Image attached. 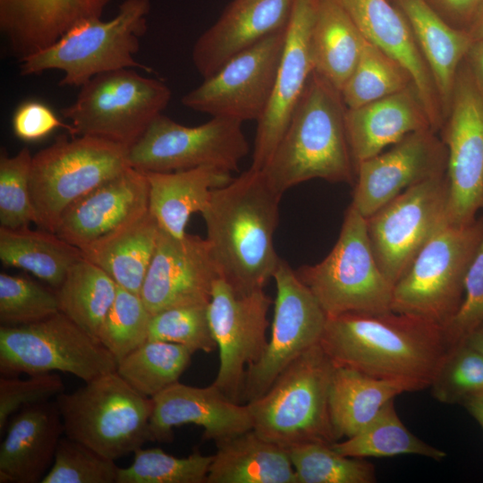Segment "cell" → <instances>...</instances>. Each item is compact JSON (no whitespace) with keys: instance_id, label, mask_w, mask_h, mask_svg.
Listing matches in <instances>:
<instances>
[{"instance_id":"6da1fadb","label":"cell","mask_w":483,"mask_h":483,"mask_svg":"<svg viewBox=\"0 0 483 483\" xmlns=\"http://www.w3.org/2000/svg\"><path fill=\"white\" fill-rule=\"evenodd\" d=\"M319 343L335 365L429 387L448 350L443 328L388 310L326 318Z\"/></svg>"},{"instance_id":"7a4b0ae2","label":"cell","mask_w":483,"mask_h":483,"mask_svg":"<svg viewBox=\"0 0 483 483\" xmlns=\"http://www.w3.org/2000/svg\"><path fill=\"white\" fill-rule=\"evenodd\" d=\"M282 195L249 168L213 190L201 212L220 276L239 294L262 290L280 262L274 245Z\"/></svg>"},{"instance_id":"3957f363","label":"cell","mask_w":483,"mask_h":483,"mask_svg":"<svg viewBox=\"0 0 483 483\" xmlns=\"http://www.w3.org/2000/svg\"><path fill=\"white\" fill-rule=\"evenodd\" d=\"M346 108L341 92L312 72L282 139L260 170L272 189L283 196L312 179L353 183Z\"/></svg>"},{"instance_id":"277c9868","label":"cell","mask_w":483,"mask_h":483,"mask_svg":"<svg viewBox=\"0 0 483 483\" xmlns=\"http://www.w3.org/2000/svg\"><path fill=\"white\" fill-rule=\"evenodd\" d=\"M334 367L319 343L300 355L265 394L247 402L253 430L286 450L336 442L328 403Z\"/></svg>"},{"instance_id":"5b68a950","label":"cell","mask_w":483,"mask_h":483,"mask_svg":"<svg viewBox=\"0 0 483 483\" xmlns=\"http://www.w3.org/2000/svg\"><path fill=\"white\" fill-rule=\"evenodd\" d=\"M149 0H123L109 21L84 20L49 47L19 60L22 75L62 71L60 86H82L93 77L116 70L140 68L135 59L147 31Z\"/></svg>"},{"instance_id":"8992f818","label":"cell","mask_w":483,"mask_h":483,"mask_svg":"<svg viewBox=\"0 0 483 483\" xmlns=\"http://www.w3.org/2000/svg\"><path fill=\"white\" fill-rule=\"evenodd\" d=\"M55 402L64 436L117 460L151 441L152 400L135 391L116 371L97 377Z\"/></svg>"},{"instance_id":"52a82bcc","label":"cell","mask_w":483,"mask_h":483,"mask_svg":"<svg viewBox=\"0 0 483 483\" xmlns=\"http://www.w3.org/2000/svg\"><path fill=\"white\" fill-rule=\"evenodd\" d=\"M483 237V217L447 221L426 243L393 288L391 309L442 328L458 310L468 267Z\"/></svg>"},{"instance_id":"ba28073f","label":"cell","mask_w":483,"mask_h":483,"mask_svg":"<svg viewBox=\"0 0 483 483\" xmlns=\"http://www.w3.org/2000/svg\"><path fill=\"white\" fill-rule=\"evenodd\" d=\"M128 150L98 137L60 135L33 155L30 191L36 225L55 233L69 206L130 166Z\"/></svg>"},{"instance_id":"9c48e42d","label":"cell","mask_w":483,"mask_h":483,"mask_svg":"<svg viewBox=\"0 0 483 483\" xmlns=\"http://www.w3.org/2000/svg\"><path fill=\"white\" fill-rule=\"evenodd\" d=\"M326 317L392 310L393 285L381 272L367 219L350 205L336 243L319 263L295 270Z\"/></svg>"},{"instance_id":"30bf717a","label":"cell","mask_w":483,"mask_h":483,"mask_svg":"<svg viewBox=\"0 0 483 483\" xmlns=\"http://www.w3.org/2000/svg\"><path fill=\"white\" fill-rule=\"evenodd\" d=\"M170 98L163 81L126 68L90 79L62 114L71 122L72 136L98 137L130 148Z\"/></svg>"},{"instance_id":"8fae6325","label":"cell","mask_w":483,"mask_h":483,"mask_svg":"<svg viewBox=\"0 0 483 483\" xmlns=\"http://www.w3.org/2000/svg\"><path fill=\"white\" fill-rule=\"evenodd\" d=\"M116 368L103 343L61 311L35 323L0 327L4 377L64 372L89 382Z\"/></svg>"},{"instance_id":"7c38bea8","label":"cell","mask_w":483,"mask_h":483,"mask_svg":"<svg viewBox=\"0 0 483 483\" xmlns=\"http://www.w3.org/2000/svg\"><path fill=\"white\" fill-rule=\"evenodd\" d=\"M240 121L212 117L185 126L159 114L128 150L129 165L140 172H174L213 166L238 171L250 146Z\"/></svg>"},{"instance_id":"4fadbf2b","label":"cell","mask_w":483,"mask_h":483,"mask_svg":"<svg viewBox=\"0 0 483 483\" xmlns=\"http://www.w3.org/2000/svg\"><path fill=\"white\" fill-rule=\"evenodd\" d=\"M446 174L411 186L367 219L377 263L393 285L421 249L449 220Z\"/></svg>"},{"instance_id":"5bb4252c","label":"cell","mask_w":483,"mask_h":483,"mask_svg":"<svg viewBox=\"0 0 483 483\" xmlns=\"http://www.w3.org/2000/svg\"><path fill=\"white\" fill-rule=\"evenodd\" d=\"M278 30L225 63L182 97V104L212 117L258 122L275 85L286 39Z\"/></svg>"},{"instance_id":"9a60e30c","label":"cell","mask_w":483,"mask_h":483,"mask_svg":"<svg viewBox=\"0 0 483 483\" xmlns=\"http://www.w3.org/2000/svg\"><path fill=\"white\" fill-rule=\"evenodd\" d=\"M273 279L276 294L271 335L261 358L246 371L242 394L246 403L265 394L289 364L319 343L327 318L287 262L280 259Z\"/></svg>"},{"instance_id":"2e32d148","label":"cell","mask_w":483,"mask_h":483,"mask_svg":"<svg viewBox=\"0 0 483 483\" xmlns=\"http://www.w3.org/2000/svg\"><path fill=\"white\" fill-rule=\"evenodd\" d=\"M440 130L448 154V218L469 223L483 209V93L464 60Z\"/></svg>"},{"instance_id":"e0dca14e","label":"cell","mask_w":483,"mask_h":483,"mask_svg":"<svg viewBox=\"0 0 483 483\" xmlns=\"http://www.w3.org/2000/svg\"><path fill=\"white\" fill-rule=\"evenodd\" d=\"M272 303L264 289L239 294L221 277L214 284L208 316L219 367L213 384L233 401L242 402L246 371L267 346V313Z\"/></svg>"},{"instance_id":"ac0fdd59","label":"cell","mask_w":483,"mask_h":483,"mask_svg":"<svg viewBox=\"0 0 483 483\" xmlns=\"http://www.w3.org/2000/svg\"><path fill=\"white\" fill-rule=\"evenodd\" d=\"M431 129L411 132L357 165L352 205L365 218L406 189L446 174L447 148Z\"/></svg>"},{"instance_id":"d6986e66","label":"cell","mask_w":483,"mask_h":483,"mask_svg":"<svg viewBox=\"0 0 483 483\" xmlns=\"http://www.w3.org/2000/svg\"><path fill=\"white\" fill-rule=\"evenodd\" d=\"M220 277L207 239L189 233L176 238L160 228L140 295L152 315L176 306L207 305Z\"/></svg>"},{"instance_id":"ffe728a7","label":"cell","mask_w":483,"mask_h":483,"mask_svg":"<svg viewBox=\"0 0 483 483\" xmlns=\"http://www.w3.org/2000/svg\"><path fill=\"white\" fill-rule=\"evenodd\" d=\"M318 2L294 0L272 95L257 122L251 169L262 170L270 159L314 71L309 36Z\"/></svg>"},{"instance_id":"44dd1931","label":"cell","mask_w":483,"mask_h":483,"mask_svg":"<svg viewBox=\"0 0 483 483\" xmlns=\"http://www.w3.org/2000/svg\"><path fill=\"white\" fill-rule=\"evenodd\" d=\"M151 400V441L169 442L173 428L185 424L201 427L204 438L216 444L253 429L248 404L233 401L213 383L197 387L178 381Z\"/></svg>"},{"instance_id":"7402d4cb","label":"cell","mask_w":483,"mask_h":483,"mask_svg":"<svg viewBox=\"0 0 483 483\" xmlns=\"http://www.w3.org/2000/svg\"><path fill=\"white\" fill-rule=\"evenodd\" d=\"M355 23L366 40L399 63L410 74L436 132L444 123L430 71L402 14L387 0H333Z\"/></svg>"},{"instance_id":"603a6c76","label":"cell","mask_w":483,"mask_h":483,"mask_svg":"<svg viewBox=\"0 0 483 483\" xmlns=\"http://www.w3.org/2000/svg\"><path fill=\"white\" fill-rule=\"evenodd\" d=\"M294 0H233L196 40L192 62L207 79L242 51L286 27Z\"/></svg>"},{"instance_id":"cb8c5ba5","label":"cell","mask_w":483,"mask_h":483,"mask_svg":"<svg viewBox=\"0 0 483 483\" xmlns=\"http://www.w3.org/2000/svg\"><path fill=\"white\" fill-rule=\"evenodd\" d=\"M145 173L131 166L69 206L55 233L81 249L148 209Z\"/></svg>"},{"instance_id":"d4e9b609","label":"cell","mask_w":483,"mask_h":483,"mask_svg":"<svg viewBox=\"0 0 483 483\" xmlns=\"http://www.w3.org/2000/svg\"><path fill=\"white\" fill-rule=\"evenodd\" d=\"M5 429L0 445V482H41L64 434L55 401L21 408L10 418Z\"/></svg>"},{"instance_id":"484cf974","label":"cell","mask_w":483,"mask_h":483,"mask_svg":"<svg viewBox=\"0 0 483 483\" xmlns=\"http://www.w3.org/2000/svg\"><path fill=\"white\" fill-rule=\"evenodd\" d=\"M111 0H0V30L18 61L42 50L75 24L101 18Z\"/></svg>"},{"instance_id":"4316f807","label":"cell","mask_w":483,"mask_h":483,"mask_svg":"<svg viewBox=\"0 0 483 483\" xmlns=\"http://www.w3.org/2000/svg\"><path fill=\"white\" fill-rule=\"evenodd\" d=\"M345 128L355 168L411 132L433 130L414 85L364 106L346 108Z\"/></svg>"},{"instance_id":"83f0119b","label":"cell","mask_w":483,"mask_h":483,"mask_svg":"<svg viewBox=\"0 0 483 483\" xmlns=\"http://www.w3.org/2000/svg\"><path fill=\"white\" fill-rule=\"evenodd\" d=\"M396 2L430 71L445 122L458 70L473 38L467 30L448 23L427 0Z\"/></svg>"},{"instance_id":"f1b7e54d","label":"cell","mask_w":483,"mask_h":483,"mask_svg":"<svg viewBox=\"0 0 483 483\" xmlns=\"http://www.w3.org/2000/svg\"><path fill=\"white\" fill-rule=\"evenodd\" d=\"M148 211L159 228L183 237L191 216L207 207L213 190L227 184L231 173L200 166L174 172H147Z\"/></svg>"},{"instance_id":"f546056e","label":"cell","mask_w":483,"mask_h":483,"mask_svg":"<svg viewBox=\"0 0 483 483\" xmlns=\"http://www.w3.org/2000/svg\"><path fill=\"white\" fill-rule=\"evenodd\" d=\"M421 390L413 382L378 378L335 365L329 387V413L336 442L363 429L395 396Z\"/></svg>"},{"instance_id":"4dcf8cb0","label":"cell","mask_w":483,"mask_h":483,"mask_svg":"<svg viewBox=\"0 0 483 483\" xmlns=\"http://www.w3.org/2000/svg\"><path fill=\"white\" fill-rule=\"evenodd\" d=\"M159 229L148 209L80 250L118 286L140 294Z\"/></svg>"},{"instance_id":"1f68e13d","label":"cell","mask_w":483,"mask_h":483,"mask_svg":"<svg viewBox=\"0 0 483 483\" xmlns=\"http://www.w3.org/2000/svg\"><path fill=\"white\" fill-rule=\"evenodd\" d=\"M216 445L207 483H296L288 451L253 429Z\"/></svg>"},{"instance_id":"d6a6232c","label":"cell","mask_w":483,"mask_h":483,"mask_svg":"<svg viewBox=\"0 0 483 483\" xmlns=\"http://www.w3.org/2000/svg\"><path fill=\"white\" fill-rule=\"evenodd\" d=\"M364 37L333 0H319L309 36L315 72L340 92L360 58Z\"/></svg>"},{"instance_id":"836d02e7","label":"cell","mask_w":483,"mask_h":483,"mask_svg":"<svg viewBox=\"0 0 483 483\" xmlns=\"http://www.w3.org/2000/svg\"><path fill=\"white\" fill-rule=\"evenodd\" d=\"M81 250L56 233L29 225L0 227V259L4 266L23 269L57 289L69 269L82 258Z\"/></svg>"},{"instance_id":"e575fe53","label":"cell","mask_w":483,"mask_h":483,"mask_svg":"<svg viewBox=\"0 0 483 483\" xmlns=\"http://www.w3.org/2000/svg\"><path fill=\"white\" fill-rule=\"evenodd\" d=\"M117 289L108 274L82 257L69 269L55 292L60 311L97 338Z\"/></svg>"},{"instance_id":"d590c367","label":"cell","mask_w":483,"mask_h":483,"mask_svg":"<svg viewBox=\"0 0 483 483\" xmlns=\"http://www.w3.org/2000/svg\"><path fill=\"white\" fill-rule=\"evenodd\" d=\"M389 401L378 414L354 436L332 444L339 453L354 458H384L416 454L441 461L446 453L414 436L402 422Z\"/></svg>"},{"instance_id":"8d00e7d4","label":"cell","mask_w":483,"mask_h":483,"mask_svg":"<svg viewBox=\"0 0 483 483\" xmlns=\"http://www.w3.org/2000/svg\"><path fill=\"white\" fill-rule=\"evenodd\" d=\"M194 352L178 343L148 340L117 362V374L135 391L153 397L179 381Z\"/></svg>"},{"instance_id":"74e56055","label":"cell","mask_w":483,"mask_h":483,"mask_svg":"<svg viewBox=\"0 0 483 483\" xmlns=\"http://www.w3.org/2000/svg\"><path fill=\"white\" fill-rule=\"evenodd\" d=\"M413 85L408 72L375 45L364 40L358 63L341 90L347 108H355Z\"/></svg>"},{"instance_id":"f35d334b","label":"cell","mask_w":483,"mask_h":483,"mask_svg":"<svg viewBox=\"0 0 483 483\" xmlns=\"http://www.w3.org/2000/svg\"><path fill=\"white\" fill-rule=\"evenodd\" d=\"M296 483H374V466L361 458L343 455L332 444L308 443L289 448Z\"/></svg>"},{"instance_id":"ab89813d","label":"cell","mask_w":483,"mask_h":483,"mask_svg":"<svg viewBox=\"0 0 483 483\" xmlns=\"http://www.w3.org/2000/svg\"><path fill=\"white\" fill-rule=\"evenodd\" d=\"M133 453V462L118 469L116 483H207L213 460L199 451L175 457L156 447H140Z\"/></svg>"},{"instance_id":"60d3db41","label":"cell","mask_w":483,"mask_h":483,"mask_svg":"<svg viewBox=\"0 0 483 483\" xmlns=\"http://www.w3.org/2000/svg\"><path fill=\"white\" fill-rule=\"evenodd\" d=\"M151 316L139 293L118 286L97 338L118 362L148 340Z\"/></svg>"},{"instance_id":"b9f144b4","label":"cell","mask_w":483,"mask_h":483,"mask_svg":"<svg viewBox=\"0 0 483 483\" xmlns=\"http://www.w3.org/2000/svg\"><path fill=\"white\" fill-rule=\"evenodd\" d=\"M55 291L20 275L0 274L1 326H15L43 320L59 312Z\"/></svg>"},{"instance_id":"7bdbcfd3","label":"cell","mask_w":483,"mask_h":483,"mask_svg":"<svg viewBox=\"0 0 483 483\" xmlns=\"http://www.w3.org/2000/svg\"><path fill=\"white\" fill-rule=\"evenodd\" d=\"M32 155L22 148L14 156L0 154V227L18 228L37 224L30 191Z\"/></svg>"},{"instance_id":"ee69618b","label":"cell","mask_w":483,"mask_h":483,"mask_svg":"<svg viewBox=\"0 0 483 483\" xmlns=\"http://www.w3.org/2000/svg\"><path fill=\"white\" fill-rule=\"evenodd\" d=\"M148 340L184 345L193 352H214L216 343L208 316V304L176 306L151 316Z\"/></svg>"},{"instance_id":"f6af8a7d","label":"cell","mask_w":483,"mask_h":483,"mask_svg":"<svg viewBox=\"0 0 483 483\" xmlns=\"http://www.w3.org/2000/svg\"><path fill=\"white\" fill-rule=\"evenodd\" d=\"M430 387L438 402L448 404L483 393V354L466 343L448 349Z\"/></svg>"},{"instance_id":"bcb514c9","label":"cell","mask_w":483,"mask_h":483,"mask_svg":"<svg viewBox=\"0 0 483 483\" xmlns=\"http://www.w3.org/2000/svg\"><path fill=\"white\" fill-rule=\"evenodd\" d=\"M114 462L64 436L40 483H116L119 467Z\"/></svg>"},{"instance_id":"7dc6e473","label":"cell","mask_w":483,"mask_h":483,"mask_svg":"<svg viewBox=\"0 0 483 483\" xmlns=\"http://www.w3.org/2000/svg\"><path fill=\"white\" fill-rule=\"evenodd\" d=\"M483 324V237L468 267L463 296L455 315L443 328L448 349L466 343Z\"/></svg>"},{"instance_id":"c3c4849f","label":"cell","mask_w":483,"mask_h":483,"mask_svg":"<svg viewBox=\"0 0 483 483\" xmlns=\"http://www.w3.org/2000/svg\"><path fill=\"white\" fill-rule=\"evenodd\" d=\"M64 390L57 373L30 375L27 379L2 377L0 379V432L21 408L50 401Z\"/></svg>"},{"instance_id":"681fc988","label":"cell","mask_w":483,"mask_h":483,"mask_svg":"<svg viewBox=\"0 0 483 483\" xmlns=\"http://www.w3.org/2000/svg\"><path fill=\"white\" fill-rule=\"evenodd\" d=\"M12 127L15 136L26 142L45 139L59 128L73 135V128L70 123L61 121L47 105L36 100L25 101L16 108Z\"/></svg>"},{"instance_id":"f907efd6","label":"cell","mask_w":483,"mask_h":483,"mask_svg":"<svg viewBox=\"0 0 483 483\" xmlns=\"http://www.w3.org/2000/svg\"><path fill=\"white\" fill-rule=\"evenodd\" d=\"M436 12L451 25L467 30L476 10L483 0H430Z\"/></svg>"},{"instance_id":"816d5d0a","label":"cell","mask_w":483,"mask_h":483,"mask_svg":"<svg viewBox=\"0 0 483 483\" xmlns=\"http://www.w3.org/2000/svg\"><path fill=\"white\" fill-rule=\"evenodd\" d=\"M464 61L476 84L483 93V40H473Z\"/></svg>"},{"instance_id":"f5cc1de1","label":"cell","mask_w":483,"mask_h":483,"mask_svg":"<svg viewBox=\"0 0 483 483\" xmlns=\"http://www.w3.org/2000/svg\"><path fill=\"white\" fill-rule=\"evenodd\" d=\"M462 403L483 429V393L466 399Z\"/></svg>"},{"instance_id":"db71d44e","label":"cell","mask_w":483,"mask_h":483,"mask_svg":"<svg viewBox=\"0 0 483 483\" xmlns=\"http://www.w3.org/2000/svg\"><path fill=\"white\" fill-rule=\"evenodd\" d=\"M466 30L473 40H483V1L476 10Z\"/></svg>"},{"instance_id":"11a10c76","label":"cell","mask_w":483,"mask_h":483,"mask_svg":"<svg viewBox=\"0 0 483 483\" xmlns=\"http://www.w3.org/2000/svg\"><path fill=\"white\" fill-rule=\"evenodd\" d=\"M466 343L483 354V324L469 336Z\"/></svg>"}]
</instances>
